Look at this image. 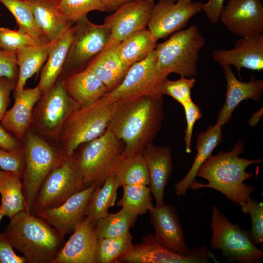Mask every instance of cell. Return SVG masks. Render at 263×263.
Instances as JSON below:
<instances>
[{
    "instance_id": "obj_1",
    "label": "cell",
    "mask_w": 263,
    "mask_h": 263,
    "mask_svg": "<svg viewBox=\"0 0 263 263\" xmlns=\"http://www.w3.org/2000/svg\"><path fill=\"white\" fill-rule=\"evenodd\" d=\"M164 117L163 95H144L113 104L107 128L123 143V156L141 154L152 143Z\"/></svg>"
},
{
    "instance_id": "obj_2",
    "label": "cell",
    "mask_w": 263,
    "mask_h": 263,
    "mask_svg": "<svg viewBox=\"0 0 263 263\" xmlns=\"http://www.w3.org/2000/svg\"><path fill=\"white\" fill-rule=\"evenodd\" d=\"M244 145V142L239 140L231 150L211 155L196 173V176L206 179L208 183L202 184L195 180L190 188L193 190L202 188L214 189L240 207L256 188L254 186L244 183L253 176L246 169L252 164H259L262 161V159L251 160L240 157L239 155L243 152Z\"/></svg>"
},
{
    "instance_id": "obj_3",
    "label": "cell",
    "mask_w": 263,
    "mask_h": 263,
    "mask_svg": "<svg viewBox=\"0 0 263 263\" xmlns=\"http://www.w3.org/2000/svg\"><path fill=\"white\" fill-rule=\"evenodd\" d=\"M4 234L28 263H52L65 236L44 219L25 210L12 218Z\"/></svg>"
},
{
    "instance_id": "obj_4",
    "label": "cell",
    "mask_w": 263,
    "mask_h": 263,
    "mask_svg": "<svg viewBox=\"0 0 263 263\" xmlns=\"http://www.w3.org/2000/svg\"><path fill=\"white\" fill-rule=\"evenodd\" d=\"M107 128L97 138L80 145L71 157L79 169L84 188L95 184L101 186L113 174L123 157L125 145Z\"/></svg>"
},
{
    "instance_id": "obj_5",
    "label": "cell",
    "mask_w": 263,
    "mask_h": 263,
    "mask_svg": "<svg viewBox=\"0 0 263 263\" xmlns=\"http://www.w3.org/2000/svg\"><path fill=\"white\" fill-rule=\"evenodd\" d=\"M21 142L25 154V165L22 177V190L25 211L30 213L43 182L66 156L57 146L40 136L29 128Z\"/></svg>"
},
{
    "instance_id": "obj_6",
    "label": "cell",
    "mask_w": 263,
    "mask_h": 263,
    "mask_svg": "<svg viewBox=\"0 0 263 263\" xmlns=\"http://www.w3.org/2000/svg\"><path fill=\"white\" fill-rule=\"evenodd\" d=\"M205 44L204 37L195 25L173 33L165 41L156 44L159 69L167 75L175 73L193 78L197 74L199 52Z\"/></svg>"
},
{
    "instance_id": "obj_7",
    "label": "cell",
    "mask_w": 263,
    "mask_h": 263,
    "mask_svg": "<svg viewBox=\"0 0 263 263\" xmlns=\"http://www.w3.org/2000/svg\"><path fill=\"white\" fill-rule=\"evenodd\" d=\"M113 104L104 105L99 100L89 106L79 108L65 122L57 146L65 156L71 157L81 144L101 135L107 128Z\"/></svg>"
},
{
    "instance_id": "obj_8",
    "label": "cell",
    "mask_w": 263,
    "mask_h": 263,
    "mask_svg": "<svg viewBox=\"0 0 263 263\" xmlns=\"http://www.w3.org/2000/svg\"><path fill=\"white\" fill-rule=\"evenodd\" d=\"M79 107L65 89L60 77L42 93L33 111L29 129L57 145L59 135L67 118Z\"/></svg>"
},
{
    "instance_id": "obj_9",
    "label": "cell",
    "mask_w": 263,
    "mask_h": 263,
    "mask_svg": "<svg viewBox=\"0 0 263 263\" xmlns=\"http://www.w3.org/2000/svg\"><path fill=\"white\" fill-rule=\"evenodd\" d=\"M210 225L212 249L221 250L222 255L230 262L258 263L261 261L263 252L252 242L247 231L241 230L239 224H232L215 205L212 206Z\"/></svg>"
},
{
    "instance_id": "obj_10",
    "label": "cell",
    "mask_w": 263,
    "mask_h": 263,
    "mask_svg": "<svg viewBox=\"0 0 263 263\" xmlns=\"http://www.w3.org/2000/svg\"><path fill=\"white\" fill-rule=\"evenodd\" d=\"M168 75L162 73L157 64L154 49L145 59L132 65L121 82L99 100L104 105L144 95H160V87Z\"/></svg>"
},
{
    "instance_id": "obj_11",
    "label": "cell",
    "mask_w": 263,
    "mask_h": 263,
    "mask_svg": "<svg viewBox=\"0 0 263 263\" xmlns=\"http://www.w3.org/2000/svg\"><path fill=\"white\" fill-rule=\"evenodd\" d=\"M73 41L69 48L61 77L84 69L87 64L105 48L111 37L108 24H96L87 15L74 24Z\"/></svg>"
},
{
    "instance_id": "obj_12",
    "label": "cell",
    "mask_w": 263,
    "mask_h": 263,
    "mask_svg": "<svg viewBox=\"0 0 263 263\" xmlns=\"http://www.w3.org/2000/svg\"><path fill=\"white\" fill-rule=\"evenodd\" d=\"M84 188L82 175L73 159H65L47 176L36 197L31 213L56 207Z\"/></svg>"
},
{
    "instance_id": "obj_13",
    "label": "cell",
    "mask_w": 263,
    "mask_h": 263,
    "mask_svg": "<svg viewBox=\"0 0 263 263\" xmlns=\"http://www.w3.org/2000/svg\"><path fill=\"white\" fill-rule=\"evenodd\" d=\"M215 256L206 246L197 249L192 247L188 255L172 252L160 244L153 234L149 233L142 238L141 242L132 244L130 248L121 256L117 263H205Z\"/></svg>"
},
{
    "instance_id": "obj_14",
    "label": "cell",
    "mask_w": 263,
    "mask_h": 263,
    "mask_svg": "<svg viewBox=\"0 0 263 263\" xmlns=\"http://www.w3.org/2000/svg\"><path fill=\"white\" fill-rule=\"evenodd\" d=\"M203 3L193 0H159L152 9L148 28L158 40L182 30L202 10Z\"/></svg>"
},
{
    "instance_id": "obj_15",
    "label": "cell",
    "mask_w": 263,
    "mask_h": 263,
    "mask_svg": "<svg viewBox=\"0 0 263 263\" xmlns=\"http://www.w3.org/2000/svg\"><path fill=\"white\" fill-rule=\"evenodd\" d=\"M155 5L154 0H139L125 3L104 19L111 29L107 45H116L134 33L148 27Z\"/></svg>"
},
{
    "instance_id": "obj_16",
    "label": "cell",
    "mask_w": 263,
    "mask_h": 263,
    "mask_svg": "<svg viewBox=\"0 0 263 263\" xmlns=\"http://www.w3.org/2000/svg\"><path fill=\"white\" fill-rule=\"evenodd\" d=\"M220 20L227 30L242 37H251L263 31V5L261 0H228Z\"/></svg>"
},
{
    "instance_id": "obj_17",
    "label": "cell",
    "mask_w": 263,
    "mask_h": 263,
    "mask_svg": "<svg viewBox=\"0 0 263 263\" xmlns=\"http://www.w3.org/2000/svg\"><path fill=\"white\" fill-rule=\"evenodd\" d=\"M149 211L150 223L154 229L153 235L157 242L176 254H189L192 248L188 247L175 208L164 204L160 206H153Z\"/></svg>"
},
{
    "instance_id": "obj_18",
    "label": "cell",
    "mask_w": 263,
    "mask_h": 263,
    "mask_svg": "<svg viewBox=\"0 0 263 263\" xmlns=\"http://www.w3.org/2000/svg\"><path fill=\"white\" fill-rule=\"evenodd\" d=\"M95 225L84 217L58 251L52 263H95L97 241Z\"/></svg>"
},
{
    "instance_id": "obj_19",
    "label": "cell",
    "mask_w": 263,
    "mask_h": 263,
    "mask_svg": "<svg viewBox=\"0 0 263 263\" xmlns=\"http://www.w3.org/2000/svg\"><path fill=\"white\" fill-rule=\"evenodd\" d=\"M96 187V184H92L74 194L59 206L39 211L35 215L65 236L73 231L85 217L88 199Z\"/></svg>"
},
{
    "instance_id": "obj_20",
    "label": "cell",
    "mask_w": 263,
    "mask_h": 263,
    "mask_svg": "<svg viewBox=\"0 0 263 263\" xmlns=\"http://www.w3.org/2000/svg\"><path fill=\"white\" fill-rule=\"evenodd\" d=\"M212 55L219 65H233L239 74L242 68L260 72L263 70V34L241 38L232 49L214 50Z\"/></svg>"
},
{
    "instance_id": "obj_21",
    "label": "cell",
    "mask_w": 263,
    "mask_h": 263,
    "mask_svg": "<svg viewBox=\"0 0 263 263\" xmlns=\"http://www.w3.org/2000/svg\"><path fill=\"white\" fill-rule=\"evenodd\" d=\"M226 82L225 100L219 111L216 124L221 126L231 119L232 113L240 102L247 99L259 101L263 91V81L252 75L247 82L238 80L230 65L222 66Z\"/></svg>"
},
{
    "instance_id": "obj_22",
    "label": "cell",
    "mask_w": 263,
    "mask_h": 263,
    "mask_svg": "<svg viewBox=\"0 0 263 263\" xmlns=\"http://www.w3.org/2000/svg\"><path fill=\"white\" fill-rule=\"evenodd\" d=\"M142 154L147 166L149 186L155 199V206H162L164 204L165 188L173 170L171 148L151 143L145 147Z\"/></svg>"
},
{
    "instance_id": "obj_23",
    "label": "cell",
    "mask_w": 263,
    "mask_h": 263,
    "mask_svg": "<svg viewBox=\"0 0 263 263\" xmlns=\"http://www.w3.org/2000/svg\"><path fill=\"white\" fill-rule=\"evenodd\" d=\"M41 94L38 86L14 90V104L0 122L20 140L29 128L34 107Z\"/></svg>"
},
{
    "instance_id": "obj_24",
    "label": "cell",
    "mask_w": 263,
    "mask_h": 263,
    "mask_svg": "<svg viewBox=\"0 0 263 263\" xmlns=\"http://www.w3.org/2000/svg\"><path fill=\"white\" fill-rule=\"evenodd\" d=\"M60 77L66 92L79 108L90 106L108 92L103 82L95 75L86 69Z\"/></svg>"
},
{
    "instance_id": "obj_25",
    "label": "cell",
    "mask_w": 263,
    "mask_h": 263,
    "mask_svg": "<svg viewBox=\"0 0 263 263\" xmlns=\"http://www.w3.org/2000/svg\"><path fill=\"white\" fill-rule=\"evenodd\" d=\"M35 21L44 36L54 41L74 24L69 22L59 7V0H30Z\"/></svg>"
},
{
    "instance_id": "obj_26",
    "label": "cell",
    "mask_w": 263,
    "mask_h": 263,
    "mask_svg": "<svg viewBox=\"0 0 263 263\" xmlns=\"http://www.w3.org/2000/svg\"><path fill=\"white\" fill-rule=\"evenodd\" d=\"M74 34L73 24L62 36L52 41L46 63L40 70L37 85L42 94L53 86L60 77Z\"/></svg>"
},
{
    "instance_id": "obj_27",
    "label": "cell",
    "mask_w": 263,
    "mask_h": 263,
    "mask_svg": "<svg viewBox=\"0 0 263 263\" xmlns=\"http://www.w3.org/2000/svg\"><path fill=\"white\" fill-rule=\"evenodd\" d=\"M85 69L95 75L110 92L121 82L129 67L120 60L116 44L107 45L87 64Z\"/></svg>"
},
{
    "instance_id": "obj_28",
    "label": "cell",
    "mask_w": 263,
    "mask_h": 263,
    "mask_svg": "<svg viewBox=\"0 0 263 263\" xmlns=\"http://www.w3.org/2000/svg\"><path fill=\"white\" fill-rule=\"evenodd\" d=\"M222 126L216 124L209 126L197 136V154L192 165L186 175L174 186L177 196L186 194L190 185L195 180L196 173L201 165L211 155L214 150L222 141Z\"/></svg>"
},
{
    "instance_id": "obj_29",
    "label": "cell",
    "mask_w": 263,
    "mask_h": 263,
    "mask_svg": "<svg viewBox=\"0 0 263 263\" xmlns=\"http://www.w3.org/2000/svg\"><path fill=\"white\" fill-rule=\"evenodd\" d=\"M157 39L148 28L138 31L117 44V53L127 67L145 59L155 49Z\"/></svg>"
},
{
    "instance_id": "obj_30",
    "label": "cell",
    "mask_w": 263,
    "mask_h": 263,
    "mask_svg": "<svg viewBox=\"0 0 263 263\" xmlns=\"http://www.w3.org/2000/svg\"><path fill=\"white\" fill-rule=\"evenodd\" d=\"M52 44L50 41L43 45L26 46L16 53L19 74L15 90L24 89L27 80L41 70Z\"/></svg>"
},
{
    "instance_id": "obj_31",
    "label": "cell",
    "mask_w": 263,
    "mask_h": 263,
    "mask_svg": "<svg viewBox=\"0 0 263 263\" xmlns=\"http://www.w3.org/2000/svg\"><path fill=\"white\" fill-rule=\"evenodd\" d=\"M119 186L114 174L108 177L101 186H97L88 199L84 216L94 225L106 216L115 205Z\"/></svg>"
},
{
    "instance_id": "obj_32",
    "label": "cell",
    "mask_w": 263,
    "mask_h": 263,
    "mask_svg": "<svg viewBox=\"0 0 263 263\" xmlns=\"http://www.w3.org/2000/svg\"><path fill=\"white\" fill-rule=\"evenodd\" d=\"M0 205L3 216L12 218L25 210L21 179L11 171H4L0 182Z\"/></svg>"
},
{
    "instance_id": "obj_33",
    "label": "cell",
    "mask_w": 263,
    "mask_h": 263,
    "mask_svg": "<svg viewBox=\"0 0 263 263\" xmlns=\"http://www.w3.org/2000/svg\"><path fill=\"white\" fill-rule=\"evenodd\" d=\"M119 187L135 184L149 186V175L142 154L123 156L113 173Z\"/></svg>"
},
{
    "instance_id": "obj_34",
    "label": "cell",
    "mask_w": 263,
    "mask_h": 263,
    "mask_svg": "<svg viewBox=\"0 0 263 263\" xmlns=\"http://www.w3.org/2000/svg\"><path fill=\"white\" fill-rule=\"evenodd\" d=\"M138 217L137 214L123 207L116 213H109L95 225L97 238L115 237L126 234L135 225Z\"/></svg>"
},
{
    "instance_id": "obj_35",
    "label": "cell",
    "mask_w": 263,
    "mask_h": 263,
    "mask_svg": "<svg viewBox=\"0 0 263 263\" xmlns=\"http://www.w3.org/2000/svg\"><path fill=\"white\" fill-rule=\"evenodd\" d=\"M14 17L18 29L30 35L40 45L49 41L37 25L30 0H0Z\"/></svg>"
},
{
    "instance_id": "obj_36",
    "label": "cell",
    "mask_w": 263,
    "mask_h": 263,
    "mask_svg": "<svg viewBox=\"0 0 263 263\" xmlns=\"http://www.w3.org/2000/svg\"><path fill=\"white\" fill-rule=\"evenodd\" d=\"M122 198L116 206L125 207L139 215L145 214L153 207L149 186L135 184L125 186Z\"/></svg>"
},
{
    "instance_id": "obj_37",
    "label": "cell",
    "mask_w": 263,
    "mask_h": 263,
    "mask_svg": "<svg viewBox=\"0 0 263 263\" xmlns=\"http://www.w3.org/2000/svg\"><path fill=\"white\" fill-rule=\"evenodd\" d=\"M132 239L130 232L115 237L98 239L95 263H117L118 259L132 245Z\"/></svg>"
},
{
    "instance_id": "obj_38",
    "label": "cell",
    "mask_w": 263,
    "mask_h": 263,
    "mask_svg": "<svg viewBox=\"0 0 263 263\" xmlns=\"http://www.w3.org/2000/svg\"><path fill=\"white\" fill-rule=\"evenodd\" d=\"M58 4L67 20L73 24L91 11L105 12L101 0H59Z\"/></svg>"
},
{
    "instance_id": "obj_39",
    "label": "cell",
    "mask_w": 263,
    "mask_h": 263,
    "mask_svg": "<svg viewBox=\"0 0 263 263\" xmlns=\"http://www.w3.org/2000/svg\"><path fill=\"white\" fill-rule=\"evenodd\" d=\"M242 211L249 213L252 220V228L247 231L248 236L254 244L263 242V205L258 203L249 196L240 207Z\"/></svg>"
},
{
    "instance_id": "obj_40",
    "label": "cell",
    "mask_w": 263,
    "mask_h": 263,
    "mask_svg": "<svg viewBox=\"0 0 263 263\" xmlns=\"http://www.w3.org/2000/svg\"><path fill=\"white\" fill-rule=\"evenodd\" d=\"M196 80L193 78L181 76L176 80L171 81L166 78L160 87V93L172 97L182 105L191 100V89Z\"/></svg>"
},
{
    "instance_id": "obj_41",
    "label": "cell",
    "mask_w": 263,
    "mask_h": 263,
    "mask_svg": "<svg viewBox=\"0 0 263 263\" xmlns=\"http://www.w3.org/2000/svg\"><path fill=\"white\" fill-rule=\"evenodd\" d=\"M38 45L40 44L22 30L0 27V49L16 53L22 47Z\"/></svg>"
},
{
    "instance_id": "obj_42",
    "label": "cell",
    "mask_w": 263,
    "mask_h": 263,
    "mask_svg": "<svg viewBox=\"0 0 263 263\" xmlns=\"http://www.w3.org/2000/svg\"><path fill=\"white\" fill-rule=\"evenodd\" d=\"M25 165L24 149L7 151L0 149V168L11 171L22 179Z\"/></svg>"
},
{
    "instance_id": "obj_43",
    "label": "cell",
    "mask_w": 263,
    "mask_h": 263,
    "mask_svg": "<svg viewBox=\"0 0 263 263\" xmlns=\"http://www.w3.org/2000/svg\"><path fill=\"white\" fill-rule=\"evenodd\" d=\"M182 106L185 111L187 122L184 137L185 151L189 153L191 152V138L194 125L198 120L202 117V114L199 106L192 99Z\"/></svg>"
},
{
    "instance_id": "obj_44",
    "label": "cell",
    "mask_w": 263,
    "mask_h": 263,
    "mask_svg": "<svg viewBox=\"0 0 263 263\" xmlns=\"http://www.w3.org/2000/svg\"><path fill=\"white\" fill-rule=\"evenodd\" d=\"M19 70L16 53L0 49V77H5L17 83Z\"/></svg>"
},
{
    "instance_id": "obj_45",
    "label": "cell",
    "mask_w": 263,
    "mask_h": 263,
    "mask_svg": "<svg viewBox=\"0 0 263 263\" xmlns=\"http://www.w3.org/2000/svg\"><path fill=\"white\" fill-rule=\"evenodd\" d=\"M3 232L0 233V263H25V258L17 255Z\"/></svg>"
},
{
    "instance_id": "obj_46",
    "label": "cell",
    "mask_w": 263,
    "mask_h": 263,
    "mask_svg": "<svg viewBox=\"0 0 263 263\" xmlns=\"http://www.w3.org/2000/svg\"><path fill=\"white\" fill-rule=\"evenodd\" d=\"M17 82L5 77H0V122L3 118L10 104V94Z\"/></svg>"
},
{
    "instance_id": "obj_47",
    "label": "cell",
    "mask_w": 263,
    "mask_h": 263,
    "mask_svg": "<svg viewBox=\"0 0 263 263\" xmlns=\"http://www.w3.org/2000/svg\"><path fill=\"white\" fill-rule=\"evenodd\" d=\"M0 149L7 151H16L23 149L21 140L7 130L0 122Z\"/></svg>"
},
{
    "instance_id": "obj_48",
    "label": "cell",
    "mask_w": 263,
    "mask_h": 263,
    "mask_svg": "<svg viewBox=\"0 0 263 263\" xmlns=\"http://www.w3.org/2000/svg\"><path fill=\"white\" fill-rule=\"evenodd\" d=\"M224 0H209L203 4L202 10H203L208 19L213 23H217L220 20L221 12L224 6Z\"/></svg>"
},
{
    "instance_id": "obj_49",
    "label": "cell",
    "mask_w": 263,
    "mask_h": 263,
    "mask_svg": "<svg viewBox=\"0 0 263 263\" xmlns=\"http://www.w3.org/2000/svg\"><path fill=\"white\" fill-rule=\"evenodd\" d=\"M105 12L115 11L121 5L130 2L139 0H101Z\"/></svg>"
},
{
    "instance_id": "obj_50",
    "label": "cell",
    "mask_w": 263,
    "mask_h": 263,
    "mask_svg": "<svg viewBox=\"0 0 263 263\" xmlns=\"http://www.w3.org/2000/svg\"><path fill=\"white\" fill-rule=\"evenodd\" d=\"M263 113V108L254 113L248 120V124L252 127L256 126L262 117Z\"/></svg>"
},
{
    "instance_id": "obj_51",
    "label": "cell",
    "mask_w": 263,
    "mask_h": 263,
    "mask_svg": "<svg viewBox=\"0 0 263 263\" xmlns=\"http://www.w3.org/2000/svg\"><path fill=\"white\" fill-rule=\"evenodd\" d=\"M4 170H2L0 168V182L3 177V175L4 174Z\"/></svg>"
},
{
    "instance_id": "obj_52",
    "label": "cell",
    "mask_w": 263,
    "mask_h": 263,
    "mask_svg": "<svg viewBox=\"0 0 263 263\" xmlns=\"http://www.w3.org/2000/svg\"><path fill=\"white\" fill-rule=\"evenodd\" d=\"M4 217L1 211L0 208V221L1 220L2 217Z\"/></svg>"
}]
</instances>
